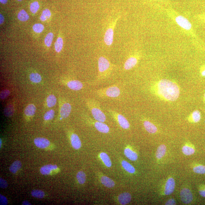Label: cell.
<instances>
[{
    "label": "cell",
    "mask_w": 205,
    "mask_h": 205,
    "mask_svg": "<svg viewBox=\"0 0 205 205\" xmlns=\"http://www.w3.org/2000/svg\"><path fill=\"white\" fill-rule=\"evenodd\" d=\"M155 93L161 99L167 101H173L178 99L180 89L178 85L172 81L162 79L154 86Z\"/></svg>",
    "instance_id": "6da1fadb"
},
{
    "label": "cell",
    "mask_w": 205,
    "mask_h": 205,
    "mask_svg": "<svg viewBox=\"0 0 205 205\" xmlns=\"http://www.w3.org/2000/svg\"><path fill=\"white\" fill-rule=\"evenodd\" d=\"M86 103L95 120L101 122L106 121V115L101 110L99 102L95 100L89 99L86 100Z\"/></svg>",
    "instance_id": "7a4b0ae2"
},
{
    "label": "cell",
    "mask_w": 205,
    "mask_h": 205,
    "mask_svg": "<svg viewBox=\"0 0 205 205\" xmlns=\"http://www.w3.org/2000/svg\"><path fill=\"white\" fill-rule=\"evenodd\" d=\"M96 94L101 97L116 98L120 96V91L119 87L112 86L96 91Z\"/></svg>",
    "instance_id": "3957f363"
},
{
    "label": "cell",
    "mask_w": 205,
    "mask_h": 205,
    "mask_svg": "<svg viewBox=\"0 0 205 205\" xmlns=\"http://www.w3.org/2000/svg\"><path fill=\"white\" fill-rule=\"evenodd\" d=\"M109 113L114 118L115 120L122 128L124 129H128L130 127V123L127 119L123 115L120 114L115 111L110 110Z\"/></svg>",
    "instance_id": "277c9868"
},
{
    "label": "cell",
    "mask_w": 205,
    "mask_h": 205,
    "mask_svg": "<svg viewBox=\"0 0 205 205\" xmlns=\"http://www.w3.org/2000/svg\"><path fill=\"white\" fill-rule=\"evenodd\" d=\"M118 18L116 19L111 25L107 29L104 36V40L105 44L108 46H111L113 42L114 35V28Z\"/></svg>",
    "instance_id": "5b68a950"
},
{
    "label": "cell",
    "mask_w": 205,
    "mask_h": 205,
    "mask_svg": "<svg viewBox=\"0 0 205 205\" xmlns=\"http://www.w3.org/2000/svg\"><path fill=\"white\" fill-rule=\"evenodd\" d=\"M111 68V64L107 58L101 56L98 60V68L99 75H102L105 73Z\"/></svg>",
    "instance_id": "8992f818"
},
{
    "label": "cell",
    "mask_w": 205,
    "mask_h": 205,
    "mask_svg": "<svg viewBox=\"0 0 205 205\" xmlns=\"http://www.w3.org/2000/svg\"><path fill=\"white\" fill-rule=\"evenodd\" d=\"M180 197L182 202L185 204L192 202L193 198L192 191L187 188H184L181 190Z\"/></svg>",
    "instance_id": "52a82bcc"
},
{
    "label": "cell",
    "mask_w": 205,
    "mask_h": 205,
    "mask_svg": "<svg viewBox=\"0 0 205 205\" xmlns=\"http://www.w3.org/2000/svg\"><path fill=\"white\" fill-rule=\"evenodd\" d=\"M175 183L173 177H170L167 179L165 184L163 193L165 195H170L173 193L175 190Z\"/></svg>",
    "instance_id": "ba28073f"
},
{
    "label": "cell",
    "mask_w": 205,
    "mask_h": 205,
    "mask_svg": "<svg viewBox=\"0 0 205 205\" xmlns=\"http://www.w3.org/2000/svg\"><path fill=\"white\" fill-rule=\"evenodd\" d=\"M175 21L180 27L185 30H189L192 28V25L187 19L182 16H179L175 18Z\"/></svg>",
    "instance_id": "9c48e42d"
},
{
    "label": "cell",
    "mask_w": 205,
    "mask_h": 205,
    "mask_svg": "<svg viewBox=\"0 0 205 205\" xmlns=\"http://www.w3.org/2000/svg\"><path fill=\"white\" fill-rule=\"evenodd\" d=\"M91 123L98 131L103 133H107L109 132V127L103 122L96 121H94L92 119L91 120Z\"/></svg>",
    "instance_id": "30bf717a"
},
{
    "label": "cell",
    "mask_w": 205,
    "mask_h": 205,
    "mask_svg": "<svg viewBox=\"0 0 205 205\" xmlns=\"http://www.w3.org/2000/svg\"><path fill=\"white\" fill-rule=\"evenodd\" d=\"M34 142L37 147L42 149L47 148L50 144V142L48 139L44 137L36 138L34 139Z\"/></svg>",
    "instance_id": "8fae6325"
},
{
    "label": "cell",
    "mask_w": 205,
    "mask_h": 205,
    "mask_svg": "<svg viewBox=\"0 0 205 205\" xmlns=\"http://www.w3.org/2000/svg\"><path fill=\"white\" fill-rule=\"evenodd\" d=\"M72 111V106L69 103L66 102L63 103L60 109V115L63 118H68Z\"/></svg>",
    "instance_id": "7c38bea8"
},
{
    "label": "cell",
    "mask_w": 205,
    "mask_h": 205,
    "mask_svg": "<svg viewBox=\"0 0 205 205\" xmlns=\"http://www.w3.org/2000/svg\"><path fill=\"white\" fill-rule=\"evenodd\" d=\"M67 85L69 88L71 90L77 91L82 89L83 88V84L78 80H70L67 82Z\"/></svg>",
    "instance_id": "4fadbf2b"
},
{
    "label": "cell",
    "mask_w": 205,
    "mask_h": 205,
    "mask_svg": "<svg viewBox=\"0 0 205 205\" xmlns=\"http://www.w3.org/2000/svg\"><path fill=\"white\" fill-rule=\"evenodd\" d=\"M71 143L74 149L78 150L82 147V142L80 138L76 134L72 133L70 136Z\"/></svg>",
    "instance_id": "5bb4252c"
},
{
    "label": "cell",
    "mask_w": 205,
    "mask_h": 205,
    "mask_svg": "<svg viewBox=\"0 0 205 205\" xmlns=\"http://www.w3.org/2000/svg\"><path fill=\"white\" fill-rule=\"evenodd\" d=\"M132 196L128 193H122L118 196L119 202L121 205H126L130 202Z\"/></svg>",
    "instance_id": "9a60e30c"
},
{
    "label": "cell",
    "mask_w": 205,
    "mask_h": 205,
    "mask_svg": "<svg viewBox=\"0 0 205 205\" xmlns=\"http://www.w3.org/2000/svg\"><path fill=\"white\" fill-rule=\"evenodd\" d=\"M58 169L57 165H47L41 167L40 172L44 175H50L53 170H57Z\"/></svg>",
    "instance_id": "2e32d148"
},
{
    "label": "cell",
    "mask_w": 205,
    "mask_h": 205,
    "mask_svg": "<svg viewBox=\"0 0 205 205\" xmlns=\"http://www.w3.org/2000/svg\"><path fill=\"white\" fill-rule=\"evenodd\" d=\"M137 58L135 57H131L125 62L124 68L127 70L131 69L137 64Z\"/></svg>",
    "instance_id": "e0dca14e"
},
{
    "label": "cell",
    "mask_w": 205,
    "mask_h": 205,
    "mask_svg": "<svg viewBox=\"0 0 205 205\" xmlns=\"http://www.w3.org/2000/svg\"><path fill=\"white\" fill-rule=\"evenodd\" d=\"M125 156L129 160L132 161H135L138 158L137 153L129 147L126 148L124 151Z\"/></svg>",
    "instance_id": "ac0fdd59"
},
{
    "label": "cell",
    "mask_w": 205,
    "mask_h": 205,
    "mask_svg": "<svg viewBox=\"0 0 205 205\" xmlns=\"http://www.w3.org/2000/svg\"><path fill=\"white\" fill-rule=\"evenodd\" d=\"M143 124L145 128L149 133L154 134L157 132V127L151 122L145 120Z\"/></svg>",
    "instance_id": "d6986e66"
},
{
    "label": "cell",
    "mask_w": 205,
    "mask_h": 205,
    "mask_svg": "<svg viewBox=\"0 0 205 205\" xmlns=\"http://www.w3.org/2000/svg\"><path fill=\"white\" fill-rule=\"evenodd\" d=\"M182 151L183 153L186 156H191L195 153V147L192 144H187L182 147Z\"/></svg>",
    "instance_id": "ffe728a7"
},
{
    "label": "cell",
    "mask_w": 205,
    "mask_h": 205,
    "mask_svg": "<svg viewBox=\"0 0 205 205\" xmlns=\"http://www.w3.org/2000/svg\"><path fill=\"white\" fill-rule=\"evenodd\" d=\"M100 181L101 184L106 187L111 188L115 185L114 181L105 175H103L100 178Z\"/></svg>",
    "instance_id": "44dd1931"
},
{
    "label": "cell",
    "mask_w": 205,
    "mask_h": 205,
    "mask_svg": "<svg viewBox=\"0 0 205 205\" xmlns=\"http://www.w3.org/2000/svg\"><path fill=\"white\" fill-rule=\"evenodd\" d=\"M167 148L165 145L162 144L157 148L156 152V157L158 160L161 159L166 154Z\"/></svg>",
    "instance_id": "7402d4cb"
},
{
    "label": "cell",
    "mask_w": 205,
    "mask_h": 205,
    "mask_svg": "<svg viewBox=\"0 0 205 205\" xmlns=\"http://www.w3.org/2000/svg\"><path fill=\"white\" fill-rule=\"evenodd\" d=\"M201 119V113L198 110H195L192 113L189 117V120L193 123H198Z\"/></svg>",
    "instance_id": "603a6c76"
},
{
    "label": "cell",
    "mask_w": 205,
    "mask_h": 205,
    "mask_svg": "<svg viewBox=\"0 0 205 205\" xmlns=\"http://www.w3.org/2000/svg\"><path fill=\"white\" fill-rule=\"evenodd\" d=\"M100 157L106 167L110 168L112 166V162L110 158L106 153L101 152L100 154Z\"/></svg>",
    "instance_id": "cb8c5ba5"
},
{
    "label": "cell",
    "mask_w": 205,
    "mask_h": 205,
    "mask_svg": "<svg viewBox=\"0 0 205 205\" xmlns=\"http://www.w3.org/2000/svg\"><path fill=\"white\" fill-rule=\"evenodd\" d=\"M36 110V107L34 105L29 104L25 109V114L27 116L32 117L35 114Z\"/></svg>",
    "instance_id": "d4e9b609"
},
{
    "label": "cell",
    "mask_w": 205,
    "mask_h": 205,
    "mask_svg": "<svg viewBox=\"0 0 205 205\" xmlns=\"http://www.w3.org/2000/svg\"><path fill=\"white\" fill-rule=\"evenodd\" d=\"M122 167L126 171L131 174H134L135 173L136 170L134 167L128 162L123 160L121 162Z\"/></svg>",
    "instance_id": "484cf974"
},
{
    "label": "cell",
    "mask_w": 205,
    "mask_h": 205,
    "mask_svg": "<svg viewBox=\"0 0 205 205\" xmlns=\"http://www.w3.org/2000/svg\"><path fill=\"white\" fill-rule=\"evenodd\" d=\"M22 166V164L21 162L19 160H17L14 162L12 164L11 166L9 168V170L11 173L13 174H15L19 170Z\"/></svg>",
    "instance_id": "4316f807"
},
{
    "label": "cell",
    "mask_w": 205,
    "mask_h": 205,
    "mask_svg": "<svg viewBox=\"0 0 205 205\" xmlns=\"http://www.w3.org/2000/svg\"><path fill=\"white\" fill-rule=\"evenodd\" d=\"M57 99L54 95L51 94L48 96L46 99V104L49 108H52L56 104Z\"/></svg>",
    "instance_id": "83f0119b"
},
{
    "label": "cell",
    "mask_w": 205,
    "mask_h": 205,
    "mask_svg": "<svg viewBox=\"0 0 205 205\" xmlns=\"http://www.w3.org/2000/svg\"><path fill=\"white\" fill-rule=\"evenodd\" d=\"M29 78L31 82L35 83H39L42 80L41 75L37 73H31L29 75Z\"/></svg>",
    "instance_id": "f1b7e54d"
},
{
    "label": "cell",
    "mask_w": 205,
    "mask_h": 205,
    "mask_svg": "<svg viewBox=\"0 0 205 205\" xmlns=\"http://www.w3.org/2000/svg\"><path fill=\"white\" fill-rule=\"evenodd\" d=\"M18 18L20 21L25 22L29 19V16L25 10H22L18 13Z\"/></svg>",
    "instance_id": "f546056e"
},
{
    "label": "cell",
    "mask_w": 205,
    "mask_h": 205,
    "mask_svg": "<svg viewBox=\"0 0 205 205\" xmlns=\"http://www.w3.org/2000/svg\"><path fill=\"white\" fill-rule=\"evenodd\" d=\"M63 40L61 37H58L55 43L54 46L55 50L57 53H59L63 49Z\"/></svg>",
    "instance_id": "4dcf8cb0"
},
{
    "label": "cell",
    "mask_w": 205,
    "mask_h": 205,
    "mask_svg": "<svg viewBox=\"0 0 205 205\" xmlns=\"http://www.w3.org/2000/svg\"><path fill=\"white\" fill-rule=\"evenodd\" d=\"M193 170L196 174L203 175L205 174V166L201 164L196 165L193 168Z\"/></svg>",
    "instance_id": "1f68e13d"
},
{
    "label": "cell",
    "mask_w": 205,
    "mask_h": 205,
    "mask_svg": "<svg viewBox=\"0 0 205 205\" xmlns=\"http://www.w3.org/2000/svg\"><path fill=\"white\" fill-rule=\"evenodd\" d=\"M31 195L34 198H43L45 196V193L42 190L34 189L31 192Z\"/></svg>",
    "instance_id": "d6a6232c"
},
{
    "label": "cell",
    "mask_w": 205,
    "mask_h": 205,
    "mask_svg": "<svg viewBox=\"0 0 205 205\" xmlns=\"http://www.w3.org/2000/svg\"><path fill=\"white\" fill-rule=\"evenodd\" d=\"M77 178L79 183L84 184L86 181V175L84 172L80 171L78 172L77 175Z\"/></svg>",
    "instance_id": "836d02e7"
},
{
    "label": "cell",
    "mask_w": 205,
    "mask_h": 205,
    "mask_svg": "<svg viewBox=\"0 0 205 205\" xmlns=\"http://www.w3.org/2000/svg\"><path fill=\"white\" fill-rule=\"evenodd\" d=\"M54 35L53 33L49 32L48 33L44 39V42L45 45L48 47H50L52 43Z\"/></svg>",
    "instance_id": "e575fe53"
},
{
    "label": "cell",
    "mask_w": 205,
    "mask_h": 205,
    "mask_svg": "<svg viewBox=\"0 0 205 205\" xmlns=\"http://www.w3.org/2000/svg\"><path fill=\"white\" fill-rule=\"evenodd\" d=\"M51 15V12L49 10L44 9L42 12V14L40 17V19L42 21H45L50 18Z\"/></svg>",
    "instance_id": "d590c367"
},
{
    "label": "cell",
    "mask_w": 205,
    "mask_h": 205,
    "mask_svg": "<svg viewBox=\"0 0 205 205\" xmlns=\"http://www.w3.org/2000/svg\"><path fill=\"white\" fill-rule=\"evenodd\" d=\"M55 112L54 110L51 109L46 112L44 115V119L45 120H49L54 118Z\"/></svg>",
    "instance_id": "8d00e7d4"
},
{
    "label": "cell",
    "mask_w": 205,
    "mask_h": 205,
    "mask_svg": "<svg viewBox=\"0 0 205 205\" xmlns=\"http://www.w3.org/2000/svg\"><path fill=\"white\" fill-rule=\"evenodd\" d=\"M32 28L34 32L37 33H40L44 30V27L42 24L37 23L33 26Z\"/></svg>",
    "instance_id": "74e56055"
},
{
    "label": "cell",
    "mask_w": 205,
    "mask_h": 205,
    "mask_svg": "<svg viewBox=\"0 0 205 205\" xmlns=\"http://www.w3.org/2000/svg\"><path fill=\"white\" fill-rule=\"evenodd\" d=\"M40 7L39 3L37 1L31 3L30 5V10L33 13H36L37 12Z\"/></svg>",
    "instance_id": "f35d334b"
},
{
    "label": "cell",
    "mask_w": 205,
    "mask_h": 205,
    "mask_svg": "<svg viewBox=\"0 0 205 205\" xmlns=\"http://www.w3.org/2000/svg\"><path fill=\"white\" fill-rule=\"evenodd\" d=\"M14 112V109L13 106L10 105L7 107L5 109L4 114L6 116L10 117L13 115Z\"/></svg>",
    "instance_id": "ab89813d"
},
{
    "label": "cell",
    "mask_w": 205,
    "mask_h": 205,
    "mask_svg": "<svg viewBox=\"0 0 205 205\" xmlns=\"http://www.w3.org/2000/svg\"><path fill=\"white\" fill-rule=\"evenodd\" d=\"M10 94V91L8 90H5L1 91L0 94V97L2 100L6 99L9 96Z\"/></svg>",
    "instance_id": "60d3db41"
},
{
    "label": "cell",
    "mask_w": 205,
    "mask_h": 205,
    "mask_svg": "<svg viewBox=\"0 0 205 205\" xmlns=\"http://www.w3.org/2000/svg\"><path fill=\"white\" fill-rule=\"evenodd\" d=\"M199 193L202 197L205 198V185H201L198 189Z\"/></svg>",
    "instance_id": "b9f144b4"
},
{
    "label": "cell",
    "mask_w": 205,
    "mask_h": 205,
    "mask_svg": "<svg viewBox=\"0 0 205 205\" xmlns=\"http://www.w3.org/2000/svg\"><path fill=\"white\" fill-rule=\"evenodd\" d=\"M8 184L6 181L3 178H0V187L2 189H6L8 187Z\"/></svg>",
    "instance_id": "7bdbcfd3"
},
{
    "label": "cell",
    "mask_w": 205,
    "mask_h": 205,
    "mask_svg": "<svg viewBox=\"0 0 205 205\" xmlns=\"http://www.w3.org/2000/svg\"><path fill=\"white\" fill-rule=\"evenodd\" d=\"M8 200L5 196L0 195V204L1 205H6L8 204Z\"/></svg>",
    "instance_id": "ee69618b"
},
{
    "label": "cell",
    "mask_w": 205,
    "mask_h": 205,
    "mask_svg": "<svg viewBox=\"0 0 205 205\" xmlns=\"http://www.w3.org/2000/svg\"><path fill=\"white\" fill-rule=\"evenodd\" d=\"M165 204L167 205H175L176 204V202L175 199H171L167 201V202L165 203Z\"/></svg>",
    "instance_id": "f6af8a7d"
},
{
    "label": "cell",
    "mask_w": 205,
    "mask_h": 205,
    "mask_svg": "<svg viewBox=\"0 0 205 205\" xmlns=\"http://www.w3.org/2000/svg\"><path fill=\"white\" fill-rule=\"evenodd\" d=\"M201 75L202 76L205 77V65L201 67L200 70Z\"/></svg>",
    "instance_id": "bcb514c9"
},
{
    "label": "cell",
    "mask_w": 205,
    "mask_h": 205,
    "mask_svg": "<svg viewBox=\"0 0 205 205\" xmlns=\"http://www.w3.org/2000/svg\"><path fill=\"white\" fill-rule=\"evenodd\" d=\"M4 21V18L2 15L0 14V24L1 25Z\"/></svg>",
    "instance_id": "7dc6e473"
},
{
    "label": "cell",
    "mask_w": 205,
    "mask_h": 205,
    "mask_svg": "<svg viewBox=\"0 0 205 205\" xmlns=\"http://www.w3.org/2000/svg\"><path fill=\"white\" fill-rule=\"evenodd\" d=\"M22 204L23 205H31V204L30 203H29V201H24L23 203H22Z\"/></svg>",
    "instance_id": "c3c4849f"
},
{
    "label": "cell",
    "mask_w": 205,
    "mask_h": 205,
    "mask_svg": "<svg viewBox=\"0 0 205 205\" xmlns=\"http://www.w3.org/2000/svg\"><path fill=\"white\" fill-rule=\"evenodd\" d=\"M8 0H0V2L2 4H5L7 2Z\"/></svg>",
    "instance_id": "681fc988"
},
{
    "label": "cell",
    "mask_w": 205,
    "mask_h": 205,
    "mask_svg": "<svg viewBox=\"0 0 205 205\" xmlns=\"http://www.w3.org/2000/svg\"><path fill=\"white\" fill-rule=\"evenodd\" d=\"M0 143H1V145H0V146H1H1H2V141L1 139V140H0Z\"/></svg>",
    "instance_id": "f907efd6"
},
{
    "label": "cell",
    "mask_w": 205,
    "mask_h": 205,
    "mask_svg": "<svg viewBox=\"0 0 205 205\" xmlns=\"http://www.w3.org/2000/svg\"><path fill=\"white\" fill-rule=\"evenodd\" d=\"M17 1H22V0H17Z\"/></svg>",
    "instance_id": "816d5d0a"
},
{
    "label": "cell",
    "mask_w": 205,
    "mask_h": 205,
    "mask_svg": "<svg viewBox=\"0 0 205 205\" xmlns=\"http://www.w3.org/2000/svg\"><path fill=\"white\" fill-rule=\"evenodd\" d=\"M204 100H205V94H204Z\"/></svg>",
    "instance_id": "f5cc1de1"
}]
</instances>
